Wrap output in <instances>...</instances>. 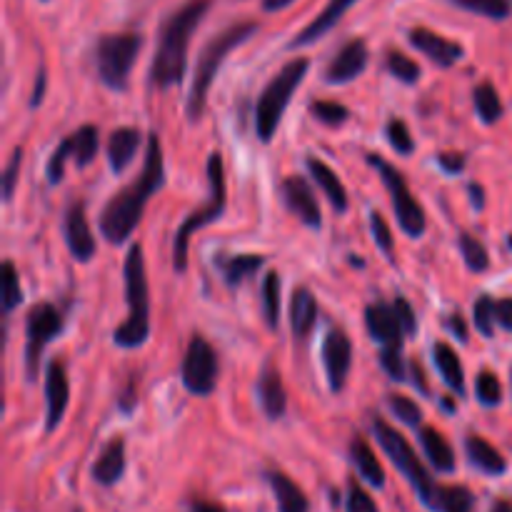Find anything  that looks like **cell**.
Listing matches in <instances>:
<instances>
[{
  "instance_id": "cell-15",
  "label": "cell",
  "mask_w": 512,
  "mask_h": 512,
  "mask_svg": "<svg viewBox=\"0 0 512 512\" xmlns=\"http://www.w3.org/2000/svg\"><path fill=\"white\" fill-rule=\"evenodd\" d=\"M368 60H370V50L368 43L363 38H353L338 50L333 60H330L328 70H325V80L330 85H343L350 83V80L360 78L368 68Z\"/></svg>"
},
{
  "instance_id": "cell-14",
  "label": "cell",
  "mask_w": 512,
  "mask_h": 512,
  "mask_svg": "<svg viewBox=\"0 0 512 512\" xmlns=\"http://www.w3.org/2000/svg\"><path fill=\"white\" fill-rule=\"evenodd\" d=\"M63 235H65V245H68L70 255H73L75 260H80V263H90V260H93L98 245H95V235L93 230H90L83 203H73L68 210H65Z\"/></svg>"
},
{
  "instance_id": "cell-45",
  "label": "cell",
  "mask_w": 512,
  "mask_h": 512,
  "mask_svg": "<svg viewBox=\"0 0 512 512\" xmlns=\"http://www.w3.org/2000/svg\"><path fill=\"white\" fill-rule=\"evenodd\" d=\"M380 368L390 375L393 380H405V360H403V348H395V345H383L380 348Z\"/></svg>"
},
{
  "instance_id": "cell-62",
  "label": "cell",
  "mask_w": 512,
  "mask_h": 512,
  "mask_svg": "<svg viewBox=\"0 0 512 512\" xmlns=\"http://www.w3.org/2000/svg\"><path fill=\"white\" fill-rule=\"evenodd\" d=\"M73 512H83V510H73Z\"/></svg>"
},
{
  "instance_id": "cell-16",
  "label": "cell",
  "mask_w": 512,
  "mask_h": 512,
  "mask_svg": "<svg viewBox=\"0 0 512 512\" xmlns=\"http://www.w3.org/2000/svg\"><path fill=\"white\" fill-rule=\"evenodd\" d=\"M70 400V383L65 365L60 360H53L45 370V403H48V413H45V433H53L65 418Z\"/></svg>"
},
{
  "instance_id": "cell-2",
  "label": "cell",
  "mask_w": 512,
  "mask_h": 512,
  "mask_svg": "<svg viewBox=\"0 0 512 512\" xmlns=\"http://www.w3.org/2000/svg\"><path fill=\"white\" fill-rule=\"evenodd\" d=\"M210 8H213V0H188L165 18L158 30V48H155L153 65H150L153 85L165 90L183 83L190 40Z\"/></svg>"
},
{
  "instance_id": "cell-61",
  "label": "cell",
  "mask_w": 512,
  "mask_h": 512,
  "mask_svg": "<svg viewBox=\"0 0 512 512\" xmlns=\"http://www.w3.org/2000/svg\"><path fill=\"white\" fill-rule=\"evenodd\" d=\"M508 248L512 250V235H510V238H508Z\"/></svg>"
},
{
  "instance_id": "cell-7",
  "label": "cell",
  "mask_w": 512,
  "mask_h": 512,
  "mask_svg": "<svg viewBox=\"0 0 512 512\" xmlns=\"http://www.w3.org/2000/svg\"><path fill=\"white\" fill-rule=\"evenodd\" d=\"M373 435L375 440L380 443L383 453L388 455L390 463L398 468V473L413 485L415 495L420 498V503L425 505L428 510H438V500H440V488L435 485V480L430 478L428 468L420 463L418 453L413 450V445L405 440V435H400L393 425L385 423L383 418L373 420Z\"/></svg>"
},
{
  "instance_id": "cell-27",
  "label": "cell",
  "mask_w": 512,
  "mask_h": 512,
  "mask_svg": "<svg viewBox=\"0 0 512 512\" xmlns=\"http://www.w3.org/2000/svg\"><path fill=\"white\" fill-rule=\"evenodd\" d=\"M308 170H310V175L315 178V183L320 185V190L328 195V200H330V205L335 208V213L343 215L345 210H348V190H345L340 175H335V170L318 158H308Z\"/></svg>"
},
{
  "instance_id": "cell-41",
  "label": "cell",
  "mask_w": 512,
  "mask_h": 512,
  "mask_svg": "<svg viewBox=\"0 0 512 512\" xmlns=\"http://www.w3.org/2000/svg\"><path fill=\"white\" fill-rule=\"evenodd\" d=\"M473 320H475V328L480 330V335L485 338H493L495 335V300L490 295H480L473 305Z\"/></svg>"
},
{
  "instance_id": "cell-6",
  "label": "cell",
  "mask_w": 512,
  "mask_h": 512,
  "mask_svg": "<svg viewBox=\"0 0 512 512\" xmlns=\"http://www.w3.org/2000/svg\"><path fill=\"white\" fill-rule=\"evenodd\" d=\"M205 173H208V185H210V200L200 210H195L193 215L185 218V223L180 225L178 233L173 240V270L178 275H183L188 270V248L193 233H198L200 228H208L210 223L223 218L225 205H228V183H225V163L220 153H210L208 165H205Z\"/></svg>"
},
{
  "instance_id": "cell-38",
  "label": "cell",
  "mask_w": 512,
  "mask_h": 512,
  "mask_svg": "<svg viewBox=\"0 0 512 512\" xmlns=\"http://www.w3.org/2000/svg\"><path fill=\"white\" fill-rule=\"evenodd\" d=\"M23 303V288H20L18 270H15L13 260L3 263V315L8 318L18 305Z\"/></svg>"
},
{
  "instance_id": "cell-39",
  "label": "cell",
  "mask_w": 512,
  "mask_h": 512,
  "mask_svg": "<svg viewBox=\"0 0 512 512\" xmlns=\"http://www.w3.org/2000/svg\"><path fill=\"white\" fill-rule=\"evenodd\" d=\"M385 65H388L390 75H393V78H398L400 83L415 85L420 80V65L415 63L410 55L393 50V53H388V63Z\"/></svg>"
},
{
  "instance_id": "cell-36",
  "label": "cell",
  "mask_w": 512,
  "mask_h": 512,
  "mask_svg": "<svg viewBox=\"0 0 512 512\" xmlns=\"http://www.w3.org/2000/svg\"><path fill=\"white\" fill-rule=\"evenodd\" d=\"M460 253H463L468 270H473V273H485V270L490 268L488 248H485L475 235L460 233Z\"/></svg>"
},
{
  "instance_id": "cell-13",
  "label": "cell",
  "mask_w": 512,
  "mask_h": 512,
  "mask_svg": "<svg viewBox=\"0 0 512 512\" xmlns=\"http://www.w3.org/2000/svg\"><path fill=\"white\" fill-rule=\"evenodd\" d=\"M323 365L328 375V385L333 393H340L345 388V380L350 375L353 365V343L343 330H330L323 340Z\"/></svg>"
},
{
  "instance_id": "cell-60",
  "label": "cell",
  "mask_w": 512,
  "mask_h": 512,
  "mask_svg": "<svg viewBox=\"0 0 512 512\" xmlns=\"http://www.w3.org/2000/svg\"><path fill=\"white\" fill-rule=\"evenodd\" d=\"M443 408L448 410V413H453V410H455V408H453V403H450V400H445V403H443Z\"/></svg>"
},
{
  "instance_id": "cell-57",
  "label": "cell",
  "mask_w": 512,
  "mask_h": 512,
  "mask_svg": "<svg viewBox=\"0 0 512 512\" xmlns=\"http://www.w3.org/2000/svg\"><path fill=\"white\" fill-rule=\"evenodd\" d=\"M190 512H228L220 503H210V500H193Z\"/></svg>"
},
{
  "instance_id": "cell-46",
  "label": "cell",
  "mask_w": 512,
  "mask_h": 512,
  "mask_svg": "<svg viewBox=\"0 0 512 512\" xmlns=\"http://www.w3.org/2000/svg\"><path fill=\"white\" fill-rule=\"evenodd\" d=\"M370 230H373L375 245H378V248L383 250L390 260H393V253H395L393 233H390V225L385 223V218L378 213V210H373V213H370Z\"/></svg>"
},
{
  "instance_id": "cell-43",
  "label": "cell",
  "mask_w": 512,
  "mask_h": 512,
  "mask_svg": "<svg viewBox=\"0 0 512 512\" xmlns=\"http://www.w3.org/2000/svg\"><path fill=\"white\" fill-rule=\"evenodd\" d=\"M310 115L325 125H340L348 120L350 110L345 108V105L335 103V100H315V103L310 105Z\"/></svg>"
},
{
  "instance_id": "cell-58",
  "label": "cell",
  "mask_w": 512,
  "mask_h": 512,
  "mask_svg": "<svg viewBox=\"0 0 512 512\" xmlns=\"http://www.w3.org/2000/svg\"><path fill=\"white\" fill-rule=\"evenodd\" d=\"M295 0H260V5H263L265 13H278V10H285L290 8Z\"/></svg>"
},
{
  "instance_id": "cell-25",
  "label": "cell",
  "mask_w": 512,
  "mask_h": 512,
  "mask_svg": "<svg viewBox=\"0 0 512 512\" xmlns=\"http://www.w3.org/2000/svg\"><path fill=\"white\" fill-rule=\"evenodd\" d=\"M140 148V130L138 128H118L108 138V163L113 173H125L130 163L135 160V153Z\"/></svg>"
},
{
  "instance_id": "cell-31",
  "label": "cell",
  "mask_w": 512,
  "mask_h": 512,
  "mask_svg": "<svg viewBox=\"0 0 512 512\" xmlns=\"http://www.w3.org/2000/svg\"><path fill=\"white\" fill-rule=\"evenodd\" d=\"M280 295H283V280L275 270H268L260 285V303H263V318L270 330H278L280 325Z\"/></svg>"
},
{
  "instance_id": "cell-49",
  "label": "cell",
  "mask_w": 512,
  "mask_h": 512,
  "mask_svg": "<svg viewBox=\"0 0 512 512\" xmlns=\"http://www.w3.org/2000/svg\"><path fill=\"white\" fill-rule=\"evenodd\" d=\"M20 163H23V150L15 148L13 155H10V163L5 165V173H3V198L10 200L15 193V183H18V175H20Z\"/></svg>"
},
{
  "instance_id": "cell-47",
  "label": "cell",
  "mask_w": 512,
  "mask_h": 512,
  "mask_svg": "<svg viewBox=\"0 0 512 512\" xmlns=\"http://www.w3.org/2000/svg\"><path fill=\"white\" fill-rule=\"evenodd\" d=\"M345 512H380L375 500L370 498L368 490L360 488L358 483L350 485L348 500H345Z\"/></svg>"
},
{
  "instance_id": "cell-9",
  "label": "cell",
  "mask_w": 512,
  "mask_h": 512,
  "mask_svg": "<svg viewBox=\"0 0 512 512\" xmlns=\"http://www.w3.org/2000/svg\"><path fill=\"white\" fill-rule=\"evenodd\" d=\"M368 163L373 165V168L378 170L380 178H383L385 188H388L390 193V200H393L395 218H398L403 233L408 235V238H423L428 220H425L423 205H420L418 200L413 198V193H410V185L408 180H405V175L400 173L393 163H388V160L380 158V155L375 153L368 155Z\"/></svg>"
},
{
  "instance_id": "cell-17",
  "label": "cell",
  "mask_w": 512,
  "mask_h": 512,
  "mask_svg": "<svg viewBox=\"0 0 512 512\" xmlns=\"http://www.w3.org/2000/svg\"><path fill=\"white\" fill-rule=\"evenodd\" d=\"M408 38L415 50H420L425 58H430L435 65H440V68H453V65L460 63L465 55L463 45L445 38V35H438L430 28H413L408 33Z\"/></svg>"
},
{
  "instance_id": "cell-33",
  "label": "cell",
  "mask_w": 512,
  "mask_h": 512,
  "mask_svg": "<svg viewBox=\"0 0 512 512\" xmlns=\"http://www.w3.org/2000/svg\"><path fill=\"white\" fill-rule=\"evenodd\" d=\"M98 128L95 125H80L73 135H70V145H73V160L78 168H88L98 155Z\"/></svg>"
},
{
  "instance_id": "cell-8",
  "label": "cell",
  "mask_w": 512,
  "mask_h": 512,
  "mask_svg": "<svg viewBox=\"0 0 512 512\" xmlns=\"http://www.w3.org/2000/svg\"><path fill=\"white\" fill-rule=\"evenodd\" d=\"M143 38L138 33H108L95 43V70L105 88L120 90L128 88L130 70L138 60Z\"/></svg>"
},
{
  "instance_id": "cell-53",
  "label": "cell",
  "mask_w": 512,
  "mask_h": 512,
  "mask_svg": "<svg viewBox=\"0 0 512 512\" xmlns=\"http://www.w3.org/2000/svg\"><path fill=\"white\" fill-rule=\"evenodd\" d=\"M135 403H138V393H135V380H130V383L125 385L123 395H120L118 405H120V410H123V413H133Z\"/></svg>"
},
{
  "instance_id": "cell-54",
  "label": "cell",
  "mask_w": 512,
  "mask_h": 512,
  "mask_svg": "<svg viewBox=\"0 0 512 512\" xmlns=\"http://www.w3.org/2000/svg\"><path fill=\"white\" fill-rule=\"evenodd\" d=\"M410 375H413L415 388H418L423 395H430V385H428V380H425V370L418 360H413V363H410Z\"/></svg>"
},
{
  "instance_id": "cell-22",
  "label": "cell",
  "mask_w": 512,
  "mask_h": 512,
  "mask_svg": "<svg viewBox=\"0 0 512 512\" xmlns=\"http://www.w3.org/2000/svg\"><path fill=\"white\" fill-rule=\"evenodd\" d=\"M465 453L468 460L480 470V473L490 475V478H500V475L508 473V460L500 455V450L495 445H490L488 440L480 438V435H468L465 438Z\"/></svg>"
},
{
  "instance_id": "cell-18",
  "label": "cell",
  "mask_w": 512,
  "mask_h": 512,
  "mask_svg": "<svg viewBox=\"0 0 512 512\" xmlns=\"http://www.w3.org/2000/svg\"><path fill=\"white\" fill-rule=\"evenodd\" d=\"M355 3H358V0H330V3L325 5V8L320 10V13L315 15L308 25H305V28L295 35L293 43H290V48L298 50V48H305V45L318 43L323 35H328L330 30H333L335 25L345 18V13H348Z\"/></svg>"
},
{
  "instance_id": "cell-42",
  "label": "cell",
  "mask_w": 512,
  "mask_h": 512,
  "mask_svg": "<svg viewBox=\"0 0 512 512\" xmlns=\"http://www.w3.org/2000/svg\"><path fill=\"white\" fill-rule=\"evenodd\" d=\"M385 135H388V140H390V145H393L395 153L413 155L415 140H413V135H410V128L405 120H400V118L390 120L388 128H385Z\"/></svg>"
},
{
  "instance_id": "cell-50",
  "label": "cell",
  "mask_w": 512,
  "mask_h": 512,
  "mask_svg": "<svg viewBox=\"0 0 512 512\" xmlns=\"http://www.w3.org/2000/svg\"><path fill=\"white\" fill-rule=\"evenodd\" d=\"M438 165L448 175H460L465 170V155L463 153H440Z\"/></svg>"
},
{
  "instance_id": "cell-30",
  "label": "cell",
  "mask_w": 512,
  "mask_h": 512,
  "mask_svg": "<svg viewBox=\"0 0 512 512\" xmlns=\"http://www.w3.org/2000/svg\"><path fill=\"white\" fill-rule=\"evenodd\" d=\"M220 268H223V278L230 288H238L243 280H248L250 275L258 273L260 268L265 265L263 255L255 253H243V255H233V258H223L218 260Z\"/></svg>"
},
{
  "instance_id": "cell-5",
  "label": "cell",
  "mask_w": 512,
  "mask_h": 512,
  "mask_svg": "<svg viewBox=\"0 0 512 512\" xmlns=\"http://www.w3.org/2000/svg\"><path fill=\"white\" fill-rule=\"evenodd\" d=\"M310 70L308 58H293L288 65L275 73V78L265 85L260 93L258 103H255V133H258L260 143H270L275 138L280 120H283L285 110H288L290 100H293L295 90L303 83L305 75Z\"/></svg>"
},
{
  "instance_id": "cell-24",
  "label": "cell",
  "mask_w": 512,
  "mask_h": 512,
  "mask_svg": "<svg viewBox=\"0 0 512 512\" xmlns=\"http://www.w3.org/2000/svg\"><path fill=\"white\" fill-rule=\"evenodd\" d=\"M268 485L278 503V512H310V500L293 478L280 470H270Z\"/></svg>"
},
{
  "instance_id": "cell-55",
  "label": "cell",
  "mask_w": 512,
  "mask_h": 512,
  "mask_svg": "<svg viewBox=\"0 0 512 512\" xmlns=\"http://www.w3.org/2000/svg\"><path fill=\"white\" fill-rule=\"evenodd\" d=\"M45 83H48V75H45V70H40L38 78H35V88H33V98H30V108H38V105L43 103Z\"/></svg>"
},
{
  "instance_id": "cell-23",
  "label": "cell",
  "mask_w": 512,
  "mask_h": 512,
  "mask_svg": "<svg viewBox=\"0 0 512 512\" xmlns=\"http://www.w3.org/2000/svg\"><path fill=\"white\" fill-rule=\"evenodd\" d=\"M318 323V300L305 285L295 288L293 300H290V328L298 340H305L313 333Z\"/></svg>"
},
{
  "instance_id": "cell-20",
  "label": "cell",
  "mask_w": 512,
  "mask_h": 512,
  "mask_svg": "<svg viewBox=\"0 0 512 512\" xmlns=\"http://www.w3.org/2000/svg\"><path fill=\"white\" fill-rule=\"evenodd\" d=\"M258 395L260 405H263V413L268 420H280L288 410V395H285L283 375L273 365H265L263 373L258 380Z\"/></svg>"
},
{
  "instance_id": "cell-63",
  "label": "cell",
  "mask_w": 512,
  "mask_h": 512,
  "mask_svg": "<svg viewBox=\"0 0 512 512\" xmlns=\"http://www.w3.org/2000/svg\"><path fill=\"white\" fill-rule=\"evenodd\" d=\"M43 3H48V0H43Z\"/></svg>"
},
{
  "instance_id": "cell-51",
  "label": "cell",
  "mask_w": 512,
  "mask_h": 512,
  "mask_svg": "<svg viewBox=\"0 0 512 512\" xmlns=\"http://www.w3.org/2000/svg\"><path fill=\"white\" fill-rule=\"evenodd\" d=\"M445 328L450 330V335H453L455 340H460V343H468V323H465L463 313H453L448 320H445Z\"/></svg>"
},
{
  "instance_id": "cell-12",
  "label": "cell",
  "mask_w": 512,
  "mask_h": 512,
  "mask_svg": "<svg viewBox=\"0 0 512 512\" xmlns=\"http://www.w3.org/2000/svg\"><path fill=\"white\" fill-rule=\"evenodd\" d=\"M280 193H283L285 208H288L305 228H323V213H320V205L318 200H315V193L308 185V180L300 178V175H288V178L280 183Z\"/></svg>"
},
{
  "instance_id": "cell-11",
  "label": "cell",
  "mask_w": 512,
  "mask_h": 512,
  "mask_svg": "<svg viewBox=\"0 0 512 512\" xmlns=\"http://www.w3.org/2000/svg\"><path fill=\"white\" fill-rule=\"evenodd\" d=\"M218 355L215 348L203 338V335H195L190 340L188 350H185L183 368H180V378L188 393L198 395V398H208L213 395L215 385H218Z\"/></svg>"
},
{
  "instance_id": "cell-29",
  "label": "cell",
  "mask_w": 512,
  "mask_h": 512,
  "mask_svg": "<svg viewBox=\"0 0 512 512\" xmlns=\"http://www.w3.org/2000/svg\"><path fill=\"white\" fill-rule=\"evenodd\" d=\"M433 358H435V368H438V373L443 375L445 385H448L455 395H460V398H463L465 395V373H463V363H460L458 353H455L448 343H435Z\"/></svg>"
},
{
  "instance_id": "cell-28",
  "label": "cell",
  "mask_w": 512,
  "mask_h": 512,
  "mask_svg": "<svg viewBox=\"0 0 512 512\" xmlns=\"http://www.w3.org/2000/svg\"><path fill=\"white\" fill-rule=\"evenodd\" d=\"M420 445H423L425 458L430 460V465L435 470H440V473H453L455 450L443 433H438L435 428H420Z\"/></svg>"
},
{
  "instance_id": "cell-1",
  "label": "cell",
  "mask_w": 512,
  "mask_h": 512,
  "mask_svg": "<svg viewBox=\"0 0 512 512\" xmlns=\"http://www.w3.org/2000/svg\"><path fill=\"white\" fill-rule=\"evenodd\" d=\"M165 183V160H163V145H160L158 135L148 138V150H145L143 173L128 185V188L118 190L108 205L100 213V233L110 245H120L135 233L143 210L148 200L163 188Z\"/></svg>"
},
{
  "instance_id": "cell-34",
  "label": "cell",
  "mask_w": 512,
  "mask_h": 512,
  "mask_svg": "<svg viewBox=\"0 0 512 512\" xmlns=\"http://www.w3.org/2000/svg\"><path fill=\"white\" fill-rule=\"evenodd\" d=\"M455 8L468 10V13L483 15L490 20H508L512 13L510 0H450Z\"/></svg>"
},
{
  "instance_id": "cell-48",
  "label": "cell",
  "mask_w": 512,
  "mask_h": 512,
  "mask_svg": "<svg viewBox=\"0 0 512 512\" xmlns=\"http://www.w3.org/2000/svg\"><path fill=\"white\" fill-rule=\"evenodd\" d=\"M393 310L395 315H398V323L400 328H403L405 338H413V335L418 333V315H415L413 305H410L405 298H398L393 303Z\"/></svg>"
},
{
  "instance_id": "cell-37",
  "label": "cell",
  "mask_w": 512,
  "mask_h": 512,
  "mask_svg": "<svg viewBox=\"0 0 512 512\" xmlns=\"http://www.w3.org/2000/svg\"><path fill=\"white\" fill-rule=\"evenodd\" d=\"M475 398H478L483 408H498L503 403V385H500L498 375L483 370L478 380H475Z\"/></svg>"
},
{
  "instance_id": "cell-59",
  "label": "cell",
  "mask_w": 512,
  "mask_h": 512,
  "mask_svg": "<svg viewBox=\"0 0 512 512\" xmlns=\"http://www.w3.org/2000/svg\"><path fill=\"white\" fill-rule=\"evenodd\" d=\"M490 512H512V503L510 500H495Z\"/></svg>"
},
{
  "instance_id": "cell-3",
  "label": "cell",
  "mask_w": 512,
  "mask_h": 512,
  "mask_svg": "<svg viewBox=\"0 0 512 512\" xmlns=\"http://www.w3.org/2000/svg\"><path fill=\"white\" fill-rule=\"evenodd\" d=\"M125 300H128V318L115 328L113 340L118 348L135 350L148 343L150 335V288L145 255L138 243L128 250L123 265Z\"/></svg>"
},
{
  "instance_id": "cell-32",
  "label": "cell",
  "mask_w": 512,
  "mask_h": 512,
  "mask_svg": "<svg viewBox=\"0 0 512 512\" xmlns=\"http://www.w3.org/2000/svg\"><path fill=\"white\" fill-rule=\"evenodd\" d=\"M475 113L485 125H495L503 118V100H500L498 90L493 83H480L473 93Z\"/></svg>"
},
{
  "instance_id": "cell-10",
  "label": "cell",
  "mask_w": 512,
  "mask_h": 512,
  "mask_svg": "<svg viewBox=\"0 0 512 512\" xmlns=\"http://www.w3.org/2000/svg\"><path fill=\"white\" fill-rule=\"evenodd\" d=\"M63 330V318H60L58 308L50 303H38L30 308L28 320H25V375L28 380L38 378L40 370V355L53 343Z\"/></svg>"
},
{
  "instance_id": "cell-40",
  "label": "cell",
  "mask_w": 512,
  "mask_h": 512,
  "mask_svg": "<svg viewBox=\"0 0 512 512\" xmlns=\"http://www.w3.org/2000/svg\"><path fill=\"white\" fill-rule=\"evenodd\" d=\"M388 408L393 410V415L400 423L410 425V428H420V423H423V410H420V405L415 403L413 398H408V395H390Z\"/></svg>"
},
{
  "instance_id": "cell-26",
  "label": "cell",
  "mask_w": 512,
  "mask_h": 512,
  "mask_svg": "<svg viewBox=\"0 0 512 512\" xmlns=\"http://www.w3.org/2000/svg\"><path fill=\"white\" fill-rule=\"evenodd\" d=\"M350 460H353L358 475L370 485V488H375V490L385 488L383 465H380L378 455L373 453V448L368 445V440L360 438V435L358 438H353V443H350Z\"/></svg>"
},
{
  "instance_id": "cell-44",
  "label": "cell",
  "mask_w": 512,
  "mask_h": 512,
  "mask_svg": "<svg viewBox=\"0 0 512 512\" xmlns=\"http://www.w3.org/2000/svg\"><path fill=\"white\" fill-rule=\"evenodd\" d=\"M68 158H73V145H70V138H65L58 148L53 150L48 160V168H45V175H48L50 185H58L65 175V163Z\"/></svg>"
},
{
  "instance_id": "cell-52",
  "label": "cell",
  "mask_w": 512,
  "mask_h": 512,
  "mask_svg": "<svg viewBox=\"0 0 512 512\" xmlns=\"http://www.w3.org/2000/svg\"><path fill=\"white\" fill-rule=\"evenodd\" d=\"M495 320H498L500 328L512 333V298H503L495 303Z\"/></svg>"
},
{
  "instance_id": "cell-56",
  "label": "cell",
  "mask_w": 512,
  "mask_h": 512,
  "mask_svg": "<svg viewBox=\"0 0 512 512\" xmlns=\"http://www.w3.org/2000/svg\"><path fill=\"white\" fill-rule=\"evenodd\" d=\"M468 193H470V200H473V208L475 210H483L485 208V190H483V185L470 183L468 185Z\"/></svg>"
},
{
  "instance_id": "cell-35",
  "label": "cell",
  "mask_w": 512,
  "mask_h": 512,
  "mask_svg": "<svg viewBox=\"0 0 512 512\" xmlns=\"http://www.w3.org/2000/svg\"><path fill=\"white\" fill-rule=\"evenodd\" d=\"M435 512H475V495L465 485L440 488L438 510Z\"/></svg>"
},
{
  "instance_id": "cell-4",
  "label": "cell",
  "mask_w": 512,
  "mask_h": 512,
  "mask_svg": "<svg viewBox=\"0 0 512 512\" xmlns=\"http://www.w3.org/2000/svg\"><path fill=\"white\" fill-rule=\"evenodd\" d=\"M255 33H258V23H255V20L233 23L230 28H225L223 33L215 35V38L210 40L203 50H200L198 65H195L193 85H190L188 105H185V110H188V118L193 120V123L205 113L210 85H213L215 75L220 73V65L228 60V55L233 53L238 45L248 43Z\"/></svg>"
},
{
  "instance_id": "cell-19",
  "label": "cell",
  "mask_w": 512,
  "mask_h": 512,
  "mask_svg": "<svg viewBox=\"0 0 512 512\" xmlns=\"http://www.w3.org/2000/svg\"><path fill=\"white\" fill-rule=\"evenodd\" d=\"M365 325H368V333L378 340L380 345H395V348H403V328L398 323V315H395L393 305L385 303H373L365 308Z\"/></svg>"
},
{
  "instance_id": "cell-21",
  "label": "cell",
  "mask_w": 512,
  "mask_h": 512,
  "mask_svg": "<svg viewBox=\"0 0 512 512\" xmlns=\"http://www.w3.org/2000/svg\"><path fill=\"white\" fill-rule=\"evenodd\" d=\"M125 475V440L113 438L103 450H100L98 460L93 465V480L103 488H113L120 478Z\"/></svg>"
}]
</instances>
